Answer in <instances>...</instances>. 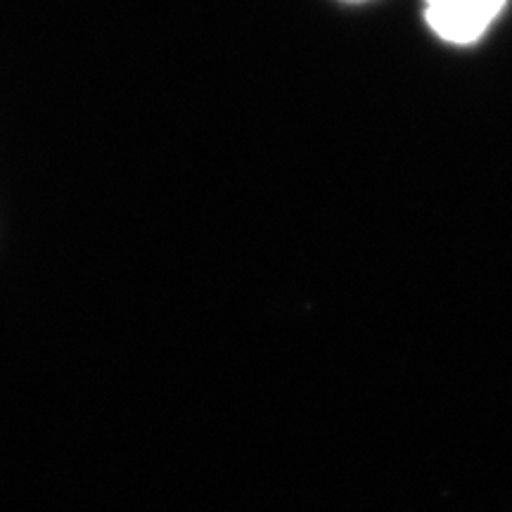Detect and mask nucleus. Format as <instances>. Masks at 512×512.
Instances as JSON below:
<instances>
[{"instance_id": "obj_1", "label": "nucleus", "mask_w": 512, "mask_h": 512, "mask_svg": "<svg viewBox=\"0 0 512 512\" xmlns=\"http://www.w3.org/2000/svg\"><path fill=\"white\" fill-rule=\"evenodd\" d=\"M508 0H425V17L441 41L467 46L486 34Z\"/></svg>"}, {"instance_id": "obj_2", "label": "nucleus", "mask_w": 512, "mask_h": 512, "mask_svg": "<svg viewBox=\"0 0 512 512\" xmlns=\"http://www.w3.org/2000/svg\"><path fill=\"white\" fill-rule=\"evenodd\" d=\"M344 3H368V0H344Z\"/></svg>"}]
</instances>
